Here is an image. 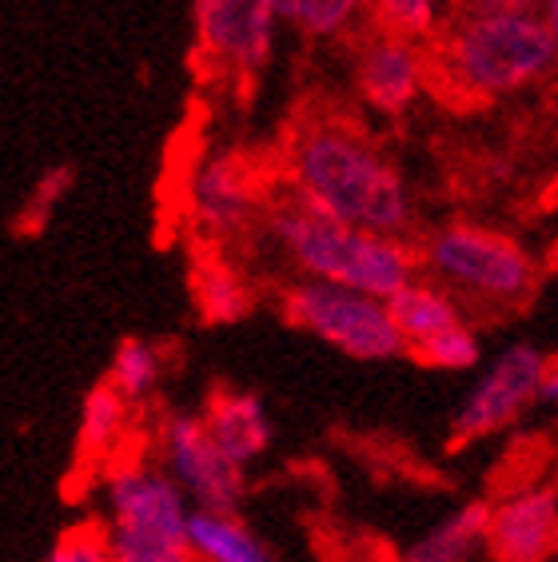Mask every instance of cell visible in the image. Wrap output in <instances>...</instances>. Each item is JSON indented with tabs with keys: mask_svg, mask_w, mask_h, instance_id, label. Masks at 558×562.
<instances>
[{
	"mask_svg": "<svg viewBox=\"0 0 558 562\" xmlns=\"http://www.w3.org/2000/svg\"><path fill=\"white\" fill-rule=\"evenodd\" d=\"M183 539H188V551L196 554V562H271L268 547L247 527H239L232 515L196 510V515H188Z\"/></svg>",
	"mask_w": 558,
	"mask_h": 562,
	"instance_id": "e0dca14e",
	"label": "cell"
},
{
	"mask_svg": "<svg viewBox=\"0 0 558 562\" xmlns=\"http://www.w3.org/2000/svg\"><path fill=\"white\" fill-rule=\"evenodd\" d=\"M547 368V356L531 344H515L511 351L499 356L491 371L479 379V387L471 391V400L462 403V412L455 415L451 435H447V454H459L462 447L479 443L483 435L499 431L523 412L526 403L538 395V379Z\"/></svg>",
	"mask_w": 558,
	"mask_h": 562,
	"instance_id": "9c48e42d",
	"label": "cell"
},
{
	"mask_svg": "<svg viewBox=\"0 0 558 562\" xmlns=\"http://www.w3.org/2000/svg\"><path fill=\"white\" fill-rule=\"evenodd\" d=\"M367 0H276L279 21L295 24L300 33L315 36V41H332V36L347 33Z\"/></svg>",
	"mask_w": 558,
	"mask_h": 562,
	"instance_id": "44dd1931",
	"label": "cell"
},
{
	"mask_svg": "<svg viewBox=\"0 0 558 562\" xmlns=\"http://www.w3.org/2000/svg\"><path fill=\"white\" fill-rule=\"evenodd\" d=\"M108 547L116 562H196L188 539H160V535H140V530L108 527Z\"/></svg>",
	"mask_w": 558,
	"mask_h": 562,
	"instance_id": "d4e9b609",
	"label": "cell"
},
{
	"mask_svg": "<svg viewBox=\"0 0 558 562\" xmlns=\"http://www.w3.org/2000/svg\"><path fill=\"white\" fill-rule=\"evenodd\" d=\"M259 212H268L264 180L247 156L220 148L192 164L183 180V220L204 248H224L232 239H244Z\"/></svg>",
	"mask_w": 558,
	"mask_h": 562,
	"instance_id": "8992f818",
	"label": "cell"
},
{
	"mask_svg": "<svg viewBox=\"0 0 558 562\" xmlns=\"http://www.w3.org/2000/svg\"><path fill=\"white\" fill-rule=\"evenodd\" d=\"M387 315L395 324L403 347L423 344V339L439 336V331H451L462 324L459 303L447 288H435V283H418L411 280L408 288H399L391 300H387Z\"/></svg>",
	"mask_w": 558,
	"mask_h": 562,
	"instance_id": "2e32d148",
	"label": "cell"
},
{
	"mask_svg": "<svg viewBox=\"0 0 558 562\" xmlns=\"http://www.w3.org/2000/svg\"><path fill=\"white\" fill-rule=\"evenodd\" d=\"M200 419H204L215 447H220L236 467L247 463V459H256L271 439L268 415H264L259 400L247 395V391L232 387V383H215V387L208 391V403Z\"/></svg>",
	"mask_w": 558,
	"mask_h": 562,
	"instance_id": "9a60e30c",
	"label": "cell"
},
{
	"mask_svg": "<svg viewBox=\"0 0 558 562\" xmlns=\"http://www.w3.org/2000/svg\"><path fill=\"white\" fill-rule=\"evenodd\" d=\"M435 56L431 72L467 100L511 97L558 68V48L538 12H459Z\"/></svg>",
	"mask_w": 558,
	"mask_h": 562,
	"instance_id": "7a4b0ae2",
	"label": "cell"
},
{
	"mask_svg": "<svg viewBox=\"0 0 558 562\" xmlns=\"http://www.w3.org/2000/svg\"><path fill=\"white\" fill-rule=\"evenodd\" d=\"M538 21H543V29H547L558 48V0H538Z\"/></svg>",
	"mask_w": 558,
	"mask_h": 562,
	"instance_id": "4316f807",
	"label": "cell"
},
{
	"mask_svg": "<svg viewBox=\"0 0 558 562\" xmlns=\"http://www.w3.org/2000/svg\"><path fill=\"white\" fill-rule=\"evenodd\" d=\"M196 53L220 72L252 80L276 53V0H196Z\"/></svg>",
	"mask_w": 558,
	"mask_h": 562,
	"instance_id": "ba28073f",
	"label": "cell"
},
{
	"mask_svg": "<svg viewBox=\"0 0 558 562\" xmlns=\"http://www.w3.org/2000/svg\"><path fill=\"white\" fill-rule=\"evenodd\" d=\"M550 200H558V180H555V184H550Z\"/></svg>",
	"mask_w": 558,
	"mask_h": 562,
	"instance_id": "83f0119b",
	"label": "cell"
},
{
	"mask_svg": "<svg viewBox=\"0 0 558 562\" xmlns=\"http://www.w3.org/2000/svg\"><path fill=\"white\" fill-rule=\"evenodd\" d=\"M279 312L291 327L312 331L323 344L339 347L344 356L355 359H391L403 356V339H399L387 300L351 292V288H335V283L303 280L291 283L279 295Z\"/></svg>",
	"mask_w": 558,
	"mask_h": 562,
	"instance_id": "5b68a950",
	"label": "cell"
},
{
	"mask_svg": "<svg viewBox=\"0 0 558 562\" xmlns=\"http://www.w3.org/2000/svg\"><path fill=\"white\" fill-rule=\"evenodd\" d=\"M415 363H423V368H443V371H462L471 368V363H479V339H475V331L467 324L451 327V331H439V336L423 339V344H411L403 347Z\"/></svg>",
	"mask_w": 558,
	"mask_h": 562,
	"instance_id": "cb8c5ba5",
	"label": "cell"
},
{
	"mask_svg": "<svg viewBox=\"0 0 558 562\" xmlns=\"http://www.w3.org/2000/svg\"><path fill=\"white\" fill-rule=\"evenodd\" d=\"M264 220H268V232L276 236L279 248L295 260V268H303L320 283L391 300L399 288H408L415 280L418 256L391 236H376V232L339 224V220L312 216L288 200L271 204Z\"/></svg>",
	"mask_w": 558,
	"mask_h": 562,
	"instance_id": "3957f363",
	"label": "cell"
},
{
	"mask_svg": "<svg viewBox=\"0 0 558 562\" xmlns=\"http://www.w3.org/2000/svg\"><path fill=\"white\" fill-rule=\"evenodd\" d=\"M487 547L494 562H547L558 554V491L535 487L491 507Z\"/></svg>",
	"mask_w": 558,
	"mask_h": 562,
	"instance_id": "4fadbf2b",
	"label": "cell"
},
{
	"mask_svg": "<svg viewBox=\"0 0 558 562\" xmlns=\"http://www.w3.org/2000/svg\"><path fill=\"white\" fill-rule=\"evenodd\" d=\"M367 4H371L379 29L387 36H399V41L411 44H423L435 36L439 0H367Z\"/></svg>",
	"mask_w": 558,
	"mask_h": 562,
	"instance_id": "603a6c76",
	"label": "cell"
},
{
	"mask_svg": "<svg viewBox=\"0 0 558 562\" xmlns=\"http://www.w3.org/2000/svg\"><path fill=\"white\" fill-rule=\"evenodd\" d=\"M164 368H168L164 347L132 336V339H120V347L112 351L104 383L116 391L124 403H132V407L144 412V403H148L152 395H156V387H160Z\"/></svg>",
	"mask_w": 558,
	"mask_h": 562,
	"instance_id": "ac0fdd59",
	"label": "cell"
},
{
	"mask_svg": "<svg viewBox=\"0 0 558 562\" xmlns=\"http://www.w3.org/2000/svg\"><path fill=\"white\" fill-rule=\"evenodd\" d=\"M76 184V168L72 164H53V168H44L41 176H36V184L29 188V195H24L21 212H16V232L21 236H41L44 227L53 224V216L60 212V204L68 200V192H72Z\"/></svg>",
	"mask_w": 558,
	"mask_h": 562,
	"instance_id": "7402d4cb",
	"label": "cell"
},
{
	"mask_svg": "<svg viewBox=\"0 0 558 562\" xmlns=\"http://www.w3.org/2000/svg\"><path fill=\"white\" fill-rule=\"evenodd\" d=\"M538 395L550 403H558V356L547 359V368H543V379H538Z\"/></svg>",
	"mask_w": 558,
	"mask_h": 562,
	"instance_id": "484cf974",
	"label": "cell"
},
{
	"mask_svg": "<svg viewBox=\"0 0 558 562\" xmlns=\"http://www.w3.org/2000/svg\"><path fill=\"white\" fill-rule=\"evenodd\" d=\"M188 292H192L196 315L212 327L239 324L256 307V288L236 263L227 260L220 248L192 251V268H188Z\"/></svg>",
	"mask_w": 558,
	"mask_h": 562,
	"instance_id": "5bb4252c",
	"label": "cell"
},
{
	"mask_svg": "<svg viewBox=\"0 0 558 562\" xmlns=\"http://www.w3.org/2000/svg\"><path fill=\"white\" fill-rule=\"evenodd\" d=\"M152 451H132L108 467L97 479L108 495V527L140 530V535H160V539H183L188 510L176 491V483L164 471L148 463Z\"/></svg>",
	"mask_w": 558,
	"mask_h": 562,
	"instance_id": "30bf717a",
	"label": "cell"
},
{
	"mask_svg": "<svg viewBox=\"0 0 558 562\" xmlns=\"http://www.w3.org/2000/svg\"><path fill=\"white\" fill-rule=\"evenodd\" d=\"M418 263L435 271L451 292L494 307L526 303L538 288V268L518 239L462 220L431 232L418 251Z\"/></svg>",
	"mask_w": 558,
	"mask_h": 562,
	"instance_id": "277c9868",
	"label": "cell"
},
{
	"mask_svg": "<svg viewBox=\"0 0 558 562\" xmlns=\"http://www.w3.org/2000/svg\"><path fill=\"white\" fill-rule=\"evenodd\" d=\"M132 451H152V427L140 407L124 403L116 391L100 379L88 387L80 403V427H76V463L68 479V495H80V487H92L108 467Z\"/></svg>",
	"mask_w": 558,
	"mask_h": 562,
	"instance_id": "8fae6325",
	"label": "cell"
},
{
	"mask_svg": "<svg viewBox=\"0 0 558 562\" xmlns=\"http://www.w3.org/2000/svg\"><path fill=\"white\" fill-rule=\"evenodd\" d=\"M355 80H359V97L367 100V109H376L379 116H403L427 92V53H423V44L379 33L364 44Z\"/></svg>",
	"mask_w": 558,
	"mask_h": 562,
	"instance_id": "7c38bea8",
	"label": "cell"
},
{
	"mask_svg": "<svg viewBox=\"0 0 558 562\" xmlns=\"http://www.w3.org/2000/svg\"><path fill=\"white\" fill-rule=\"evenodd\" d=\"M550 459H558L550 435H523V439H515V447L506 451L503 463L494 467L491 495H523V491H535V479L547 471Z\"/></svg>",
	"mask_w": 558,
	"mask_h": 562,
	"instance_id": "ffe728a7",
	"label": "cell"
},
{
	"mask_svg": "<svg viewBox=\"0 0 558 562\" xmlns=\"http://www.w3.org/2000/svg\"><path fill=\"white\" fill-rule=\"evenodd\" d=\"M288 204L391 239L411 224V192L395 164L339 120H312L291 136Z\"/></svg>",
	"mask_w": 558,
	"mask_h": 562,
	"instance_id": "6da1fadb",
	"label": "cell"
},
{
	"mask_svg": "<svg viewBox=\"0 0 558 562\" xmlns=\"http://www.w3.org/2000/svg\"><path fill=\"white\" fill-rule=\"evenodd\" d=\"M487 522H491V503L479 498V503L462 507L447 522H439L408 554H399V562H467L475 551V542L487 539Z\"/></svg>",
	"mask_w": 558,
	"mask_h": 562,
	"instance_id": "d6986e66",
	"label": "cell"
},
{
	"mask_svg": "<svg viewBox=\"0 0 558 562\" xmlns=\"http://www.w3.org/2000/svg\"><path fill=\"white\" fill-rule=\"evenodd\" d=\"M152 451L168 463L176 483L188 487V495L200 503V510L236 515L239 498H244V475L215 447L200 415L156 412V419H152Z\"/></svg>",
	"mask_w": 558,
	"mask_h": 562,
	"instance_id": "52a82bcc",
	"label": "cell"
}]
</instances>
